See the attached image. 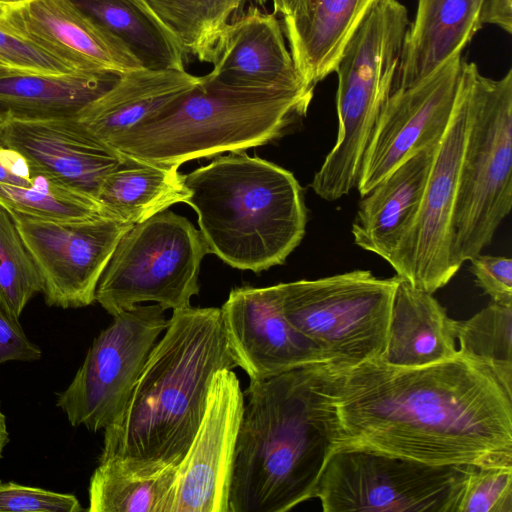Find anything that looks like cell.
I'll return each mask as SVG.
<instances>
[{"mask_svg":"<svg viewBox=\"0 0 512 512\" xmlns=\"http://www.w3.org/2000/svg\"><path fill=\"white\" fill-rule=\"evenodd\" d=\"M462 76L469 126L453 215L460 265L491 244L512 207V70L495 80L463 61Z\"/></svg>","mask_w":512,"mask_h":512,"instance_id":"8992f818","label":"cell"},{"mask_svg":"<svg viewBox=\"0 0 512 512\" xmlns=\"http://www.w3.org/2000/svg\"><path fill=\"white\" fill-rule=\"evenodd\" d=\"M208 253L259 273L285 263L305 236L308 210L294 174L230 152L184 175Z\"/></svg>","mask_w":512,"mask_h":512,"instance_id":"277c9868","label":"cell"},{"mask_svg":"<svg viewBox=\"0 0 512 512\" xmlns=\"http://www.w3.org/2000/svg\"><path fill=\"white\" fill-rule=\"evenodd\" d=\"M177 464L144 467L120 458L99 460L89 482L90 512H159Z\"/></svg>","mask_w":512,"mask_h":512,"instance_id":"83f0119b","label":"cell"},{"mask_svg":"<svg viewBox=\"0 0 512 512\" xmlns=\"http://www.w3.org/2000/svg\"><path fill=\"white\" fill-rule=\"evenodd\" d=\"M401 277L353 270L315 280L280 283L286 319L324 353L326 362L382 360Z\"/></svg>","mask_w":512,"mask_h":512,"instance_id":"52a82bcc","label":"cell"},{"mask_svg":"<svg viewBox=\"0 0 512 512\" xmlns=\"http://www.w3.org/2000/svg\"><path fill=\"white\" fill-rule=\"evenodd\" d=\"M0 29L76 70L127 73L143 68L70 0H31L7 8Z\"/></svg>","mask_w":512,"mask_h":512,"instance_id":"ac0fdd59","label":"cell"},{"mask_svg":"<svg viewBox=\"0 0 512 512\" xmlns=\"http://www.w3.org/2000/svg\"><path fill=\"white\" fill-rule=\"evenodd\" d=\"M311 369L334 450L512 467V393L480 361L458 351L422 367L372 360Z\"/></svg>","mask_w":512,"mask_h":512,"instance_id":"6da1fadb","label":"cell"},{"mask_svg":"<svg viewBox=\"0 0 512 512\" xmlns=\"http://www.w3.org/2000/svg\"><path fill=\"white\" fill-rule=\"evenodd\" d=\"M243 394L228 512H286L315 498L334 447L311 364L250 380Z\"/></svg>","mask_w":512,"mask_h":512,"instance_id":"3957f363","label":"cell"},{"mask_svg":"<svg viewBox=\"0 0 512 512\" xmlns=\"http://www.w3.org/2000/svg\"><path fill=\"white\" fill-rule=\"evenodd\" d=\"M483 0H418L392 91L409 87L459 54L482 27Z\"/></svg>","mask_w":512,"mask_h":512,"instance_id":"7402d4cb","label":"cell"},{"mask_svg":"<svg viewBox=\"0 0 512 512\" xmlns=\"http://www.w3.org/2000/svg\"><path fill=\"white\" fill-rule=\"evenodd\" d=\"M456 340L460 353L487 365L512 393V306L492 302L457 321Z\"/></svg>","mask_w":512,"mask_h":512,"instance_id":"f546056e","label":"cell"},{"mask_svg":"<svg viewBox=\"0 0 512 512\" xmlns=\"http://www.w3.org/2000/svg\"><path fill=\"white\" fill-rule=\"evenodd\" d=\"M220 309L231 354L250 380L326 362L322 350L286 319L280 284L234 288Z\"/></svg>","mask_w":512,"mask_h":512,"instance_id":"e0dca14e","label":"cell"},{"mask_svg":"<svg viewBox=\"0 0 512 512\" xmlns=\"http://www.w3.org/2000/svg\"><path fill=\"white\" fill-rule=\"evenodd\" d=\"M0 147L23 159L30 178L43 177L94 198L102 179L123 161L78 117L40 118L0 111Z\"/></svg>","mask_w":512,"mask_h":512,"instance_id":"2e32d148","label":"cell"},{"mask_svg":"<svg viewBox=\"0 0 512 512\" xmlns=\"http://www.w3.org/2000/svg\"><path fill=\"white\" fill-rule=\"evenodd\" d=\"M31 0H0V4H2L6 8H13L25 4Z\"/></svg>","mask_w":512,"mask_h":512,"instance_id":"60d3db41","label":"cell"},{"mask_svg":"<svg viewBox=\"0 0 512 512\" xmlns=\"http://www.w3.org/2000/svg\"><path fill=\"white\" fill-rule=\"evenodd\" d=\"M41 356V349L27 338L18 318L0 304V364L36 361Z\"/></svg>","mask_w":512,"mask_h":512,"instance_id":"8d00e7d4","label":"cell"},{"mask_svg":"<svg viewBox=\"0 0 512 512\" xmlns=\"http://www.w3.org/2000/svg\"><path fill=\"white\" fill-rule=\"evenodd\" d=\"M468 466L336 449L315 498L324 512H456Z\"/></svg>","mask_w":512,"mask_h":512,"instance_id":"9c48e42d","label":"cell"},{"mask_svg":"<svg viewBox=\"0 0 512 512\" xmlns=\"http://www.w3.org/2000/svg\"><path fill=\"white\" fill-rule=\"evenodd\" d=\"M234 367L220 308L173 310L125 409L104 429L99 460L178 465L204 416L214 373Z\"/></svg>","mask_w":512,"mask_h":512,"instance_id":"7a4b0ae2","label":"cell"},{"mask_svg":"<svg viewBox=\"0 0 512 512\" xmlns=\"http://www.w3.org/2000/svg\"><path fill=\"white\" fill-rule=\"evenodd\" d=\"M8 213L41 277L45 303L63 309L95 302L104 269L134 225L109 215L53 221Z\"/></svg>","mask_w":512,"mask_h":512,"instance_id":"7c38bea8","label":"cell"},{"mask_svg":"<svg viewBox=\"0 0 512 512\" xmlns=\"http://www.w3.org/2000/svg\"><path fill=\"white\" fill-rule=\"evenodd\" d=\"M169 320L158 305H135L100 332L56 405L74 427L96 432L125 409L145 363Z\"/></svg>","mask_w":512,"mask_h":512,"instance_id":"30bf717a","label":"cell"},{"mask_svg":"<svg viewBox=\"0 0 512 512\" xmlns=\"http://www.w3.org/2000/svg\"><path fill=\"white\" fill-rule=\"evenodd\" d=\"M8 442H9V432L7 429L6 417H5L4 413L1 411V406H0V459L2 458L3 450H4L5 446L8 444Z\"/></svg>","mask_w":512,"mask_h":512,"instance_id":"ab89813d","label":"cell"},{"mask_svg":"<svg viewBox=\"0 0 512 512\" xmlns=\"http://www.w3.org/2000/svg\"><path fill=\"white\" fill-rule=\"evenodd\" d=\"M173 33L185 54L208 62L231 16L246 0H146Z\"/></svg>","mask_w":512,"mask_h":512,"instance_id":"f1b7e54d","label":"cell"},{"mask_svg":"<svg viewBox=\"0 0 512 512\" xmlns=\"http://www.w3.org/2000/svg\"><path fill=\"white\" fill-rule=\"evenodd\" d=\"M114 71L37 72L0 67V111L27 117H77L119 80Z\"/></svg>","mask_w":512,"mask_h":512,"instance_id":"d4e9b609","label":"cell"},{"mask_svg":"<svg viewBox=\"0 0 512 512\" xmlns=\"http://www.w3.org/2000/svg\"><path fill=\"white\" fill-rule=\"evenodd\" d=\"M380 0H300L284 17L294 65L313 88L335 71L342 52L362 20Z\"/></svg>","mask_w":512,"mask_h":512,"instance_id":"44dd1931","label":"cell"},{"mask_svg":"<svg viewBox=\"0 0 512 512\" xmlns=\"http://www.w3.org/2000/svg\"><path fill=\"white\" fill-rule=\"evenodd\" d=\"M207 253L200 231L186 217L161 211L120 238L95 301L112 316L143 302H155L164 311L190 306Z\"/></svg>","mask_w":512,"mask_h":512,"instance_id":"ba28073f","label":"cell"},{"mask_svg":"<svg viewBox=\"0 0 512 512\" xmlns=\"http://www.w3.org/2000/svg\"><path fill=\"white\" fill-rule=\"evenodd\" d=\"M468 126V99L461 74L458 104L438 145L419 208L387 261L398 276L432 294L448 284L461 267L454 255L453 215Z\"/></svg>","mask_w":512,"mask_h":512,"instance_id":"8fae6325","label":"cell"},{"mask_svg":"<svg viewBox=\"0 0 512 512\" xmlns=\"http://www.w3.org/2000/svg\"><path fill=\"white\" fill-rule=\"evenodd\" d=\"M200 80L201 77L185 70L142 68L127 72L77 117L95 138L108 146L116 137L161 112Z\"/></svg>","mask_w":512,"mask_h":512,"instance_id":"603a6c76","label":"cell"},{"mask_svg":"<svg viewBox=\"0 0 512 512\" xmlns=\"http://www.w3.org/2000/svg\"><path fill=\"white\" fill-rule=\"evenodd\" d=\"M274 13H280L283 17L292 15L300 0H272Z\"/></svg>","mask_w":512,"mask_h":512,"instance_id":"f35d334b","label":"cell"},{"mask_svg":"<svg viewBox=\"0 0 512 512\" xmlns=\"http://www.w3.org/2000/svg\"><path fill=\"white\" fill-rule=\"evenodd\" d=\"M406 7L380 0L347 42L336 69L338 131L350 138L367 136L392 92L408 30Z\"/></svg>","mask_w":512,"mask_h":512,"instance_id":"5bb4252c","label":"cell"},{"mask_svg":"<svg viewBox=\"0 0 512 512\" xmlns=\"http://www.w3.org/2000/svg\"><path fill=\"white\" fill-rule=\"evenodd\" d=\"M456 323L432 293L401 277L396 290L384 362L422 367L458 355Z\"/></svg>","mask_w":512,"mask_h":512,"instance_id":"cb8c5ba5","label":"cell"},{"mask_svg":"<svg viewBox=\"0 0 512 512\" xmlns=\"http://www.w3.org/2000/svg\"><path fill=\"white\" fill-rule=\"evenodd\" d=\"M470 262L477 286L494 303L512 306V259L480 253Z\"/></svg>","mask_w":512,"mask_h":512,"instance_id":"d590c367","label":"cell"},{"mask_svg":"<svg viewBox=\"0 0 512 512\" xmlns=\"http://www.w3.org/2000/svg\"><path fill=\"white\" fill-rule=\"evenodd\" d=\"M456 512H512V467L469 465Z\"/></svg>","mask_w":512,"mask_h":512,"instance_id":"d6a6232c","label":"cell"},{"mask_svg":"<svg viewBox=\"0 0 512 512\" xmlns=\"http://www.w3.org/2000/svg\"><path fill=\"white\" fill-rule=\"evenodd\" d=\"M439 143L412 154L362 197L351 229L357 246L388 261L417 213Z\"/></svg>","mask_w":512,"mask_h":512,"instance_id":"ffe728a7","label":"cell"},{"mask_svg":"<svg viewBox=\"0 0 512 512\" xmlns=\"http://www.w3.org/2000/svg\"><path fill=\"white\" fill-rule=\"evenodd\" d=\"M209 83L236 89L314 90L299 75L274 14L250 6L219 34Z\"/></svg>","mask_w":512,"mask_h":512,"instance_id":"d6986e66","label":"cell"},{"mask_svg":"<svg viewBox=\"0 0 512 512\" xmlns=\"http://www.w3.org/2000/svg\"><path fill=\"white\" fill-rule=\"evenodd\" d=\"M145 69L185 70L178 40L146 0H70Z\"/></svg>","mask_w":512,"mask_h":512,"instance_id":"484cf974","label":"cell"},{"mask_svg":"<svg viewBox=\"0 0 512 512\" xmlns=\"http://www.w3.org/2000/svg\"><path fill=\"white\" fill-rule=\"evenodd\" d=\"M481 24H493L507 33L512 31V0H483Z\"/></svg>","mask_w":512,"mask_h":512,"instance_id":"74e56055","label":"cell"},{"mask_svg":"<svg viewBox=\"0 0 512 512\" xmlns=\"http://www.w3.org/2000/svg\"><path fill=\"white\" fill-rule=\"evenodd\" d=\"M254 2H256L259 5H262V4H265L267 2V0H254Z\"/></svg>","mask_w":512,"mask_h":512,"instance_id":"b9f144b4","label":"cell"},{"mask_svg":"<svg viewBox=\"0 0 512 512\" xmlns=\"http://www.w3.org/2000/svg\"><path fill=\"white\" fill-rule=\"evenodd\" d=\"M101 181L96 198L111 215L131 224L145 221L189 196L179 166L128 156Z\"/></svg>","mask_w":512,"mask_h":512,"instance_id":"4316f807","label":"cell"},{"mask_svg":"<svg viewBox=\"0 0 512 512\" xmlns=\"http://www.w3.org/2000/svg\"><path fill=\"white\" fill-rule=\"evenodd\" d=\"M244 394L232 369L214 373L200 426L159 512H228Z\"/></svg>","mask_w":512,"mask_h":512,"instance_id":"9a60e30c","label":"cell"},{"mask_svg":"<svg viewBox=\"0 0 512 512\" xmlns=\"http://www.w3.org/2000/svg\"><path fill=\"white\" fill-rule=\"evenodd\" d=\"M84 510L73 494L0 480V512H80Z\"/></svg>","mask_w":512,"mask_h":512,"instance_id":"836d02e7","label":"cell"},{"mask_svg":"<svg viewBox=\"0 0 512 512\" xmlns=\"http://www.w3.org/2000/svg\"><path fill=\"white\" fill-rule=\"evenodd\" d=\"M42 289L41 277L10 214L0 206V304L19 318Z\"/></svg>","mask_w":512,"mask_h":512,"instance_id":"1f68e13d","label":"cell"},{"mask_svg":"<svg viewBox=\"0 0 512 512\" xmlns=\"http://www.w3.org/2000/svg\"><path fill=\"white\" fill-rule=\"evenodd\" d=\"M314 90L236 89L200 82L108 146L140 161L181 166L281 138L305 117Z\"/></svg>","mask_w":512,"mask_h":512,"instance_id":"5b68a950","label":"cell"},{"mask_svg":"<svg viewBox=\"0 0 512 512\" xmlns=\"http://www.w3.org/2000/svg\"><path fill=\"white\" fill-rule=\"evenodd\" d=\"M33 179L29 187L0 183V206L8 212L53 221L113 216L92 196L43 177Z\"/></svg>","mask_w":512,"mask_h":512,"instance_id":"4dcf8cb0","label":"cell"},{"mask_svg":"<svg viewBox=\"0 0 512 512\" xmlns=\"http://www.w3.org/2000/svg\"><path fill=\"white\" fill-rule=\"evenodd\" d=\"M462 63L461 53L455 54L419 82L390 93L361 161V197L412 154L441 141L458 104Z\"/></svg>","mask_w":512,"mask_h":512,"instance_id":"4fadbf2b","label":"cell"},{"mask_svg":"<svg viewBox=\"0 0 512 512\" xmlns=\"http://www.w3.org/2000/svg\"><path fill=\"white\" fill-rule=\"evenodd\" d=\"M0 67L50 73L80 71L2 29Z\"/></svg>","mask_w":512,"mask_h":512,"instance_id":"e575fe53","label":"cell"}]
</instances>
